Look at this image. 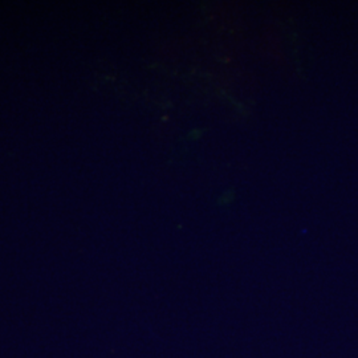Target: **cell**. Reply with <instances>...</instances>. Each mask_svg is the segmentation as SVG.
I'll return each mask as SVG.
<instances>
[]
</instances>
